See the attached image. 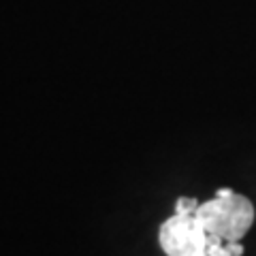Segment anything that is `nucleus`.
<instances>
[{"mask_svg":"<svg viewBox=\"0 0 256 256\" xmlns=\"http://www.w3.org/2000/svg\"><path fill=\"white\" fill-rule=\"evenodd\" d=\"M254 203L244 194H235L228 198L214 196L212 201L198 205L194 218L203 226L207 235H216L228 242H242L246 233L254 224Z\"/></svg>","mask_w":256,"mask_h":256,"instance_id":"nucleus-1","label":"nucleus"},{"mask_svg":"<svg viewBox=\"0 0 256 256\" xmlns=\"http://www.w3.org/2000/svg\"><path fill=\"white\" fill-rule=\"evenodd\" d=\"M158 244L166 256H194L207 250V233L194 216L173 214L160 224Z\"/></svg>","mask_w":256,"mask_h":256,"instance_id":"nucleus-2","label":"nucleus"},{"mask_svg":"<svg viewBox=\"0 0 256 256\" xmlns=\"http://www.w3.org/2000/svg\"><path fill=\"white\" fill-rule=\"evenodd\" d=\"M198 203L194 196H180L175 201V214H182V216H194L198 210Z\"/></svg>","mask_w":256,"mask_h":256,"instance_id":"nucleus-3","label":"nucleus"},{"mask_svg":"<svg viewBox=\"0 0 256 256\" xmlns=\"http://www.w3.org/2000/svg\"><path fill=\"white\" fill-rule=\"evenodd\" d=\"M207 254H210V256H233V254H230L228 250H226V246H210V248H207Z\"/></svg>","mask_w":256,"mask_h":256,"instance_id":"nucleus-4","label":"nucleus"},{"mask_svg":"<svg viewBox=\"0 0 256 256\" xmlns=\"http://www.w3.org/2000/svg\"><path fill=\"white\" fill-rule=\"evenodd\" d=\"M224 246H226V250L233 254V256H242L244 254V246L239 244V242H228V244H224Z\"/></svg>","mask_w":256,"mask_h":256,"instance_id":"nucleus-5","label":"nucleus"},{"mask_svg":"<svg viewBox=\"0 0 256 256\" xmlns=\"http://www.w3.org/2000/svg\"><path fill=\"white\" fill-rule=\"evenodd\" d=\"M233 194H235V192L230 190V188H218V190H216V196H218V198H228V196H233Z\"/></svg>","mask_w":256,"mask_h":256,"instance_id":"nucleus-6","label":"nucleus"},{"mask_svg":"<svg viewBox=\"0 0 256 256\" xmlns=\"http://www.w3.org/2000/svg\"><path fill=\"white\" fill-rule=\"evenodd\" d=\"M194 256H210V254H207V250H205V252H198V254H194Z\"/></svg>","mask_w":256,"mask_h":256,"instance_id":"nucleus-7","label":"nucleus"}]
</instances>
